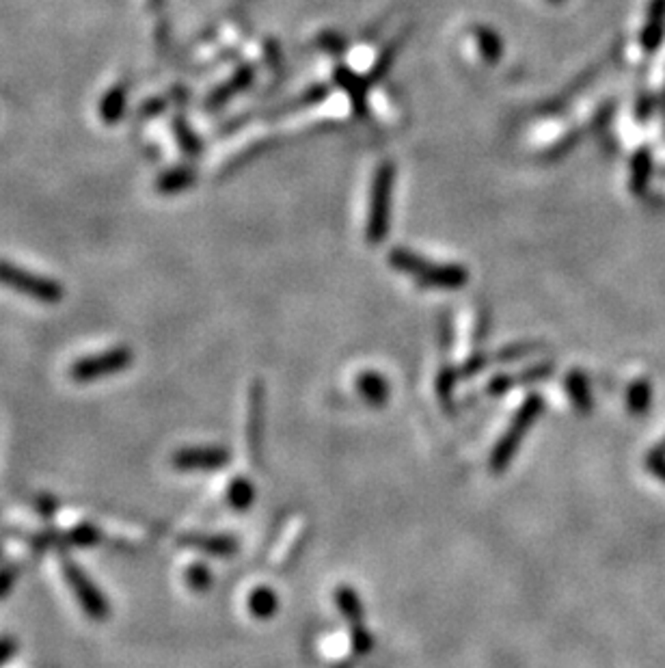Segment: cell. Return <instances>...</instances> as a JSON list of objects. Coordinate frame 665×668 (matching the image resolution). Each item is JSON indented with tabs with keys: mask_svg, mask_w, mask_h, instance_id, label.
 Instances as JSON below:
<instances>
[{
	"mask_svg": "<svg viewBox=\"0 0 665 668\" xmlns=\"http://www.w3.org/2000/svg\"><path fill=\"white\" fill-rule=\"evenodd\" d=\"M194 180H197V173L191 167H176V169H168L158 176L156 191L162 195H176V193L191 188Z\"/></svg>",
	"mask_w": 665,
	"mask_h": 668,
	"instance_id": "cell-13",
	"label": "cell"
},
{
	"mask_svg": "<svg viewBox=\"0 0 665 668\" xmlns=\"http://www.w3.org/2000/svg\"><path fill=\"white\" fill-rule=\"evenodd\" d=\"M188 582H191L193 589L206 590L208 586H209V573H208V569L193 567L191 571H188Z\"/></svg>",
	"mask_w": 665,
	"mask_h": 668,
	"instance_id": "cell-25",
	"label": "cell"
},
{
	"mask_svg": "<svg viewBox=\"0 0 665 668\" xmlns=\"http://www.w3.org/2000/svg\"><path fill=\"white\" fill-rule=\"evenodd\" d=\"M13 649H15V645L12 640H9V639L0 640V664H3V662H7L9 657L13 656Z\"/></svg>",
	"mask_w": 665,
	"mask_h": 668,
	"instance_id": "cell-28",
	"label": "cell"
},
{
	"mask_svg": "<svg viewBox=\"0 0 665 668\" xmlns=\"http://www.w3.org/2000/svg\"><path fill=\"white\" fill-rule=\"evenodd\" d=\"M540 411H542V400L538 399V396H530V399L523 402V407L516 411L513 425H510L508 431H505V435L499 440L497 448L493 450V455H490V469H493L495 474L504 472V469L510 466V458L514 457L516 450H519L521 440H523L525 433L530 431V426L534 425L536 417L540 416Z\"/></svg>",
	"mask_w": 665,
	"mask_h": 668,
	"instance_id": "cell-4",
	"label": "cell"
},
{
	"mask_svg": "<svg viewBox=\"0 0 665 668\" xmlns=\"http://www.w3.org/2000/svg\"><path fill=\"white\" fill-rule=\"evenodd\" d=\"M0 285L48 305L59 303V301H63L65 297L63 285L59 282L30 273V270L22 267H15L12 262H0Z\"/></svg>",
	"mask_w": 665,
	"mask_h": 668,
	"instance_id": "cell-3",
	"label": "cell"
},
{
	"mask_svg": "<svg viewBox=\"0 0 665 668\" xmlns=\"http://www.w3.org/2000/svg\"><path fill=\"white\" fill-rule=\"evenodd\" d=\"M253 78H255L253 65H242V68H238L236 74H234L232 78L225 80V83L218 87V89H214L212 94L208 95L206 109H209V111L221 109V106L227 104V102L232 100L234 95H238L240 91L247 89V87L253 83Z\"/></svg>",
	"mask_w": 665,
	"mask_h": 668,
	"instance_id": "cell-8",
	"label": "cell"
},
{
	"mask_svg": "<svg viewBox=\"0 0 665 668\" xmlns=\"http://www.w3.org/2000/svg\"><path fill=\"white\" fill-rule=\"evenodd\" d=\"M389 262H391L393 268L411 275L415 282L428 285V288L456 290L469 282L467 268L460 267V264H434L430 260L419 258L417 253L408 252V249H393L389 253Z\"/></svg>",
	"mask_w": 665,
	"mask_h": 668,
	"instance_id": "cell-1",
	"label": "cell"
},
{
	"mask_svg": "<svg viewBox=\"0 0 665 668\" xmlns=\"http://www.w3.org/2000/svg\"><path fill=\"white\" fill-rule=\"evenodd\" d=\"M475 39H478L480 53H482L486 63H497L501 53H504V45H501L499 35L495 33L493 29L475 27Z\"/></svg>",
	"mask_w": 665,
	"mask_h": 668,
	"instance_id": "cell-19",
	"label": "cell"
},
{
	"mask_svg": "<svg viewBox=\"0 0 665 668\" xmlns=\"http://www.w3.org/2000/svg\"><path fill=\"white\" fill-rule=\"evenodd\" d=\"M127 106V85L119 83L111 87L100 102V117L106 126H115L124 120Z\"/></svg>",
	"mask_w": 665,
	"mask_h": 668,
	"instance_id": "cell-12",
	"label": "cell"
},
{
	"mask_svg": "<svg viewBox=\"0 0 665 668\" xmlns=\"http://www.w3.org/2000/svg\"><path fill=\"white\" fill-rule=\"evenodd\" d=\"M12 584H13L12 571H4V573H0V599H3V595H7V590L12 589Z\"/></svg>",
	"mask_w": 665,
	"mask_h": 668,
	"instance_id": "cell-29",
	"label": "cell"
},
{
	"mask_svg": "<svg viewBox=\"0 0 665 668\" xmlns=\"http://www.w3.org/2000/svg\"><path fill=\"white\" fill-rule=\"evenodd\" d=\"M335 83L346 91L348 98H350L352 109H355L357 115H365L367 111V91L372 89L370 83L361 76H357L355 71H350L344 65L335 70Z\"/></svg>",
	"mask_w": 665,
	"mask_h": 668,
	"instance_id": "cell-9",
	"label": "cell"
},
{
	"mask_svg": "<svg viewBox=\"0 0 665 668\" xmlns=\"http://www.w3.org/2000/svg\"><path fill=\"white\" fill-rule=\"evenodd\" d=\"M167 109V100H160V98H156V100H153V102H150V104H145V106H143V109H141V115H145V117H153V115H156V113H160V111H165Z\"/></svg>",
	"mask_w": 665,
	"mask_h": 668,
	"instance_id": "cell-27",
	"label": "cell"
},
{
	"mask_svg": "<svg viewBox=\"0 0 665 668\" xmlns=\"http://www.w3.org/2000/svg\"><path fill=\"white\" fill-rule=\"evenodd\" d=\"M63 575L68 580L71 593L76 595L78 599L80 608H83L91 619L95 621H104L109 616V604H106L104 595L97 590V586L86 578V573L78 565H74L71 560H65L63 563Z\"/></svg>",
	"mask_w": 665,
	"mask_h": 668,
	"instance_id": "cell-6",
	"label": "cell"
},
{
	"mask_svg": "<svg viewBox=\"0 0 665 668\" xmlns=\"http://www.w3.org/2000/svg\"><path fill=\"white\" fill-rule=\"evenodd\" d=\"M253 498H255L253 484H250L249 481H244V478H236V481L229 484L227 499L234 508H238V511L249 508L250 504H253Z\"/></svg>",
	"mask_w": 665,
	"mask_h": 668,
	"instance_id": "cell-22",
	"label": "cell"
},
{
	"mask_svg": "<svg viewBox=\"0 0 665 668\" xmlns=\"http://www.w3.org/2000/svg\"><path fill=\"white\" fill-rule=\"evenodd\" d=\"M318 42L322 48L331 54H341L346 50V39L337 33H322L318 37Z\"/></svg>",
	"mask_w": 665,
	"mask_h": 668,
	"instance_id": "cell-23",
	"label": "cell"
},
{
	"mask_svg": "<svg viewBox=\"0 0 665 668\" xmlns=\"http://www.w3.org/2000/svg\"><path fill=\"white\" fill-rule=\"evenodd\" d=\"M359 392L372 405H382L389 399V383L378 372H365L359 379Z\"/></svg>",
	"mask_w": 665,
	"mask_h": 668,
	"instance_id": "cell-17",
	"label": "cell"
},
{
	"mask_svg": "<svg viewBox=\"0 0 665 668\" xmlns=\"http://www.w3.org/2000/svg\"><path fill=\"white\" fill-rule=\"evenodd\" d=\"M229 452L218 446H206V448H184L173 455V467L182 469V472H212V469H221L227 466Z\"/></svg>",
	"mask_w": 665,
	"mask_h": 668,
	"instance_id": "cell-7",
	"label": "cell"
},
{
	"mask_svg": "<svg viewBox=\"0 0 665 668\" xmlns=\"http://www.w3.org/2000/svg\"><path fill=\"white\" fill-rule=\"evenodd\" d=\"M566 390H569L572 405H575L577 409L581 413H590L592 405H595V399H592L590 381H587V376L583 375L581 370L571 372L569 379H566Z\"/></svg>",
	"mask_w": 665,
	"mask_h": 668,
	"instance_id": "cell-14",
	"label": "cell"
},
{
	"mask_svg": "<svg viewBox=\"0 0 665 668\" xmlns=\"http://www.w3.org/2000/svg\"><path fill=\"white\" fill-rule=\"evenodd\" d=\"M579 139H581L579 132H571V136H566L564 141L557 143V145L554 147V150H551L549 158H560V156H564L566 152H571V150H572V145H575V143L579 141Z\"/></svg>",
	"mask_w": 665,
	"mask_h": 668,
	"instance_id": "cell-26",
	"label": "cell"
},
{
	"mask_svg": "<svg viewBox=\"0 0 665 668\" xmlns=\"http://www.w3.org/2000/svg\"><path fill=\"white\" fill-rule=\"evenodd\" d=\"M130 364L132 350L126 349V346H117V349L102 350V353L83 357L80 361H76L70 368V376L78 383H91V381H100L117 375V372H124L126 368H130Z\"/></svg>",
	"mask_w": 665,
	"mask_h": 668,
	"instance_id": "cell-5",
	"label": "cell"
},
{
	"mask_svg": "<svg viewBox=\"0 0 665 668\" xmlns=\"http://www.w3.org/2000/svg\"><path fill=\"white\" fill-rule=\"evenodd\" d=\"M653 173V158L648 150H639L631 161V191L636 195H642L646 191L648 180Z\"/></svg>",
	"mask_w": 665,
	"mask_h": 668,
	"instance_id": "cell-16",
	"label": "cell"
},
{
	"mask_svg": "<svg viewBox=\"0 0 665 668\" xmlns=\"http://www.w3.org/2000/svg\"><path fill=\"white\" fill-rule=\"evenodd\" d=\"M646 467L651 469L659 481L665 482V452L663 450H659V448L657 450H653L646 458Z\"/></svg>",
	"mask_w": 665,
	"mask_h": 668,
	"instance_id": "cell-24",
	"label": "cell"
},
{
	"mask_svg": "<svg viewBox=\"0 0 665 668\" xmlns=\"http://www.w3.org/2000/svg\"><path fill=\"white\" fill-rule=\"evenodd\" d=\"M393 185H396V167L393 162H382L378 165L372 180V195H370V217H367L365 238L370 244H381L387 238L389 226H391V197Z\"/></svg>",
	"mask_w": 665,
	"mask_h": 668,
	"instance_id": "cell-2",
	"label": "cell"
},
{
	"mask_svg": "<svg viewBox=\"0 0 665 668\" xmlns=\"http://www.w3.org/2000/svg\"><path fill=\"white\" fill-rule=\"evenodd\" d=\"M400 44H402L400 39H396V42H391V44L387 45L385 50H382L381 57L376 59L374 68H372V71H370V76H367V78H365L367 83H370V87L376 85V83H381V80L385 78V76L389 74V70H391L393 61H396L398 53H400Z\"/></svg>",
	"mask_w": 665,
	"mask_h": 668,
	"instance_id": "cell-20",
	"label": "cell"
},
{
	"mask_svg": "<svg viewBox=\"0 0 665 668\" xmlns=\"http://www.w3.org/2000/svg\"><path fill=\"white\" fill-rule=\"evenodd\" d=\"M173 132H176V139L177 143H180L184 154L191 158L201 156L203 143L197 135H194V130L188 126V121L184 120L182 115H177L176 120H173Z\"/></svg>",
	"mask_w": 665,
	"mask_h": 668,
	"instance_id": "cell-18",
	"label": "cell"
},
{
	"mask_svg": "<svg viewBox=\"0 0 665 668\" xmlns=\"http://www.w3.org/2000/svg\"><path fill=\"white\" fill-rule=\"evenodd\" d=\"M653 405V385L648 379H637L627 390V409L633 416H644Z\"/></svg>",
	"mask_w": 665,
	"mask_h": 668,
	"instance_id": "cell-15",
	"label": "cell"
},
{
	"mask_svg": "<svg viewBox=\"0 0 665 668\" xmlns=\"http://www.w3.org/2000/svg\"><path fill=\"white\" fill-rule=\"evenodd\" d=\"M549 3H555V4H560V3H564V0H549Z\"/></svg>",
	"mask_w": 665,
	"mask_h": 668,
	"instance_id": "cell-31",
	"label": "cell"
},
{
	"mask_svg": "<svg viewBox=\"0 0 665 668\" xmlns=\"http://www.w3.org/2000/svg\"><path fill=\"white\" fill-rule=\"evenodd\" d=\"M249 608L255 616H259V619H268V616L277 610V595L270 589L253 590V595H250L249 599Z\"/></svg>",
	"mask_w": 665,
	"mask_h": 668,
	"instance_id": "cell-21",
	"label": "cell"
},
{
	"mask_svg": "<svg viewBox=\"0 0 665 668\" xmlns=\"http://www.w3.org/2000/svg\"><path fill=\"white\" fill-rule=\"evenodd\" d=\"M337 604H340V610L344 612L346 619L350 621V625H355V631H357V636H355L357 649H359V651L370 649V647H372V639L361 631V616H363V612H361L359 598H357L355 590H350V589H340V590H337Z\"/></svg>",
	"mask_w": 665,
	"mask_h": 668,
	"instance_id": "cell-11",
	"label": "cell"
},
{
	"mask_svg": "<svg viewBox=\"0 0 665 668\" xmlns=\"http://www.w3.org/2000/svg\"><path fill=\"white\" fill-rule=\"evenodd\" d=\"M659 450L665 452V441H661V446H659Z\"/></svg>",
	"mask_w": 665,
	"mask_h": 668,
	"instance_id": "cell-32",
	"label": "cell"
},
{
	"mask_svg": "<svg viewBox=\"0 0 665 668\" xmlns=\"http://www.w3.org/2000/svg\"><path fill=\"white\" fill-rule=\"evenodd\" d=\"M665 37V0H651L648 18L642 30L644 53H654Z\"/></svg>",
	"mask_w": 665,
	"mask_h": 668,
	"instance_id": "cell-10",
	"label": "cell"
},
{
	"mask_svg": "<svg viewBox=\"0 0 665 668\" xmlns=\"http://www.w3.org/2000/svg\"><path fill=\"white\" fill-rule=\"evenodd\" d=\"M651 113H653V100L651 98H642V100H639V104H637L639 120H646V117L651 115Z\"/></svg>",
	"mask_w": 665,
	"mask_h": 668,
	"instance_id": "cell-30",
	"label": "cell"
}]
</instances>
